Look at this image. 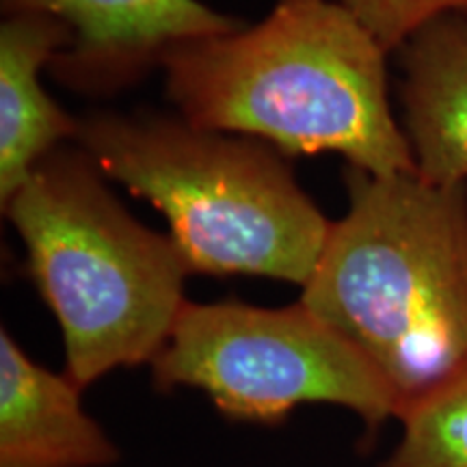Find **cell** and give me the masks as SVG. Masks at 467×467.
Listing matches in <instances>:
<instances>
[{
	"instance_id": "52a82bcc",
	"label": "cell",
	"mask_w": 467,
	"mask_h": 467,
	"mask_svg": "<svg viewBox=\"0 0 467 467\" xmlns=\"http://www.w3.org/2000/svg\"><path fill=\"white\" fill-rule=\"evenodd\" d=\"M80 389L0 331V467H110L119 451L85 411Z\"/></svg>"
},
{
	"instance_id": "277c9868",
	"label": "cell",
	"mask_w": 467,
	"mask_h": 467,
	"mask_svg": "<svg viewBox=\"0 0 467 467\" xmlns=\"http://www.w3.org/2000/svg\"><path fill=\"white\" fill-rule=\"evenodd\" d=\"M76 139L93 165L165 214L191 273L306 285L331 223L282 156L162 117L98 115Z\"/></svg>"
},
{
	"instance_id": "ba28073f",
	"label": "cell",
	"mask_w": 467,
	"mask_h": 467,
	"mask_svg": "<svg viewBox=\"0 0 467 467\" xmlns=\"http://www.w3.org/2000/svg\"><path fill=\"white\" fill-rule=\"evenodd\" d=\"M402 130L426 182L467 184V14L441 16L399 50Z\"/></svg>"
},
{
	"instance_id": "6da1fadb",
	"label": "cell",
	"mask_w": 467,
	"mask_h": 467,
	"mask_svg": "<svg viewBox=\"0 0 467 467\" xmlns=\"http://www.w3.org/2000/svg\"><path fill=\"white\" fill-rule=\"evenodd\" d=\"M385 58L337 0H279L260 25L173 46L161 66L192 126L284 154L334 151L372 175L418 173L389 107Z\"/></svg>"
},
{
	"instance_id": "7a4b0ae2",
	"label": "cell",
	"mask_w": 467,
	"mask_h": 467,
	"mask_svg": "<svg viewBox=\"0 0 467 467\" xmlns=\"http://www.w3.org/2000/svg\"><path fill=\"white\" fill-rule=\"evenodd\" d=\"M344 180L348 213L301 303L377 368L402 413L467 368V184L358 167Z\"/></svg>"
},
{
	"instance_id": "8fae6325",
	"label": "cell",
	"mask_w": 467,
	"mask_h": 467,
	"mask_svg": "<svg viewBox=\"0 0 467 467\" xmlns=\"http://www.w3.org/2000/svg\"><path fill=\"white\" fill-rule=\"evenodd\" d=\"M379 46L399 52L420 28L441 16L467 14V0H337Z\"/></svg>"
},
{
	"instance_id": "8992f818",
	"label": "cell",
	"mask_w": 467,
	"mask_h": 467,
	"mask_svg": "<svg viewBox=\"0 0 467 467\" xmlns=\"http://www.w3.org/2000/svg\"><path fill=\"white\" fill-rule=\"evenodd\" d=\"M5 14H48L72 31L52 58L63 83L110 91L130 83L173 46L241 28L200 0H3Z\"/></svg>"
},
{
	"instance_id": "9c48e42d",
	"label": "cell",
	"mask_w": 467,
	"mask_h": 467,
	"mask_svg": "<svg viewBox=\"0 0 467 467\" xmlns=\"http://www.w3.org/2000/svg\"><path fill=\"white\" fill-rule=\"evenodd\" d=\"M72 44V31L48 14H9L0 26V197L3 203L33 169L78 132L39 83V69Z\"/></svg>"
},
{
	"instance_id": "3957f363",
	"label": "cell",
	"mask_w": 467,
	"mask_h": 467,
	"mask_svg": "<svg viewBox=\"0 0 467 467\" xmlns=\"http://www.w3.org/2000/svg\"><path fill=\"white\" fill-rule=\"evenodd\" d=\"M98 171L85 151L55 150L3 203L78 388L156 359L186 306L191 273L173 238L134 221Z\"/></svg>"
},
{
	"instance_id": "30bf717a",
	"label": "cell",
	"mask_w": 467,
	"mask_h": 467,
	"mask_svg": "<svg viewBox=\"0 0 467 467\" xmlns=\"http://www.w3.org/2000/svg\"><path fill=\"white\" fill-rule=\"evenodd\" d=\"M399 420V446L379 467H467V368L407 405Z\"/></svg>"
},
{
	"instance_id": "5b68a950",
	"label": "cell",
	"mask_w": 467,
	"mask_h": 467,
	"mask_svg": "<svg viewBox=\"0 0 467 467\" xmlns=\"http://www.w3.org/2000/svg\"><path fill=\"white\" fill-rule=\"evenodd\" d=\"M151 375L161 392L202 389L243 422L277 424L306 402L347 407L370 431L400 416L377 368L301 301L277 309L186 301Z\"/></svg>"
}]
</instances>
